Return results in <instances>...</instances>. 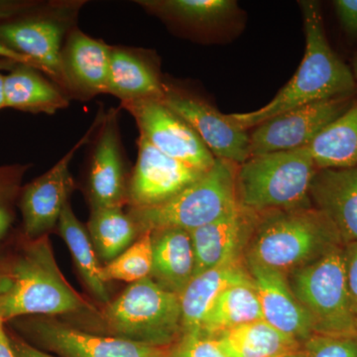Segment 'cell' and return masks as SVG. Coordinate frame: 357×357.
Segmentation results:
<instances>
[{"instance_id":"6da1fadb","label":"cell","mask_w":357,"mask_h":357,"mask_svg":"<svg viewBox=\"0 0 357 357\" xmlns=\"http://www.w3.org/2000/svg\"><path fill=\"white\" fill-rule=\"evenodd\" d=\"M300 6L306 34L304 58L271 102L255 112L229 114L245 130L301 105L357 93L351 68L338 58L326 39L319 2L306 0L300 1Z\"/></svg>"},{"instance_id":"7a4b0ae2","label":"cell","mask_w":357,"mask_h":357,"mask_svg":"<svg viewBox=\"0 0 357 357\" xmlns=\"http://www.w3.org/2000/svg\"><path fill=\"white\" fill-rule=\"evenodd\" d=\"M91 310L61 273L47 236L28 239L6 269H0V317H53Z\"/></svg>"},{"instance_id":"3957f363","label":"cell","mask_w":357,"mask_h":357,"mask_svg":"<svg viewBox=\"0 0 357 357\" xmlns=\"http://www.w3.org/2000/svg\"><path fill=\"white\" fill-rule=\"evenodd\" d=\"M333 223L314 206L258 215L244 262L289 274L344 245Z\"/></svg>"},{"instance_id":"277c9868","label":"cell","mask_w":357,"mask_h":357,"mask_svg":"<svg viewBox=\"0 0 357 357\" xmlns=\"http://www.w3.org/2000/svg\"><path fill=\"white\" fill-rule=\"evenodd\" d=\"M317 171L307 147L250 157L237 168V204L256 215L312 206L310 187Z\"/></svg>"},{"instance_id":"5b68a950","label":"cell","mask_w":357,"mask_h":357,"mask_svg":"<svg viewBox=\"0 0 357 357\" xmlns=\"http://www.w3.org/2000/svg\"><path fill=\"white\" fill-rule=\"evenodd\" d=\"M237 168L232 162L217 158L208 172L174 198L156 206L130 208L128 213L140 236L165 229L190 232L236 210Z\"/></svg>"},{"instance_id":"8992f818","label":"cell","mask_w":357,"mask_h":357,"mask_svg":"<svg viewBox=\"0 0 357 357\" xmlns=\"http://www.w3.org/2000/svg\"><path fill=\"white\" fill-rule=\"evenodd\" d=\"M107 335L169 349L183 337L180 297L150 277L131 283L105 305Z\"/></svg>"},{"instance_id":"52a82bcc","label":"cell","mask_w":357,"mask_h":357,"mask_svg":"<svg viewBox=\"0 0 357 357\" xmlns=\"http://www.w3.org/2000/svg\"><path fill=\"white\" fill-rule=\"evenodd\" d=\"M344 244L287 276L289 284L302 306L314 321L316 333H354L347 276Z\"/></svg>"},{"instance_id":"ba28073f","label":"cell","mask_w":357,"mask_h":357,"mask_svg":"<svg viewBox=\"0 0 357 357\" xmlns=\"http://www.w3.org/2000/svg\"><path fill=\"white\" fill-rule=\"evenodd\" d=\"M81 1H53L32 13L0 23V43L31 59L60 88V58L75 27Z\"/></svg>"},{"instance_id":"9c48e42d","label":"cell","mask_w":357,"mask_h":357,"mask_svg":"<svg viewBox=\"0 0 357 357\" xmlns=\"http://www.w3.org/2000/svg\"><path fill=\"white\" fill-rule=\"evenodd\" d=\"M11 321L30 344L60 357H168L169 349L84 332L53 317H22Z\"/></svg>"},{"instance_id":"30bf717a","label":"cell","mask_w":357,"mask_h":357,"mask_svg":"<svg viewBox=\"0 0 357 357\" xmlns=\"http://www.w3.org/2000/svg\"><path fill=\"white\" fill-rule=\"evenodd\" d=\"M356 98L357 93L307 103L262 122L250 132V157L307 147Z\"/></svg>"},{"instance_id":"8fae6325","label":"cell","mask_w":357,"mask_h":357,"mask_svg":"<svg viewBox=\"0 0 357 357\" xmlns=\"http://www.w3.org/2000/svg\"><path fill=\"white\" fill-rule=\"evenodd\" d=\"M121 107L128 110L135 119L140 137L162 153L204 172L210 170L215 164L217 158L198 134L161 100L124 102Z\"/></svg>"},{"instance_id":"7c38bea8","label":"cell","mask_w":357,"mask_h":357,"mask_svg":"<svg viewBox=\"0 0 357 357\" xmlns=\"http://www.w3.org/2000/svg\"><path fill=\"white\" fill-rule=\"evenodd\" d=\"M102 115L100 112L83 137L55 166L21 190L20 208L24 234L29 241L47 236L58 225L63 208L75 189L70 162L79 148L91 142Z\"/></svg>"},{"instance_id":"4fadbf2b","label":"cell","mask_w":357,"mask_h":357,"mask_svg":"<svg viewBox=\"0 0 357 357\" xmlns=\"http://www.w3.org/2000/svg\"><path fill=\"white\" fill-rule=\"evenodd\" d=\"M162 102L184 119L218 159L241 165L250 158V133L229 114H222L208 102L165 84Z\"/></svg>"},{"instance_id":"5bb4252c","label":"cell","mask_w":357,"mask_h":357,"mask_svg":"<svg viewBox=\"0 0 357 357\" xmlns=\"http://www.w3.org/2000/svg\"><path fill=\"white\" fill-rule=\"evenodd\" d=\"M119 109L103 112L89 154L88 196L91 208L122 206L128 202Z\"/></svg>"},{"instance_id":"9a60e30c","label":"cell","mask_w":357,"mask_h":357,"mask_svg":"<svg viewBox=\"0 0 357 357\" xmlns=\"http://www.w3.org/2000/svg\"><path fill=\"white\" fill-rule=\"evenodd\" d=\"M204 173L167 156L139 137L137 162L128 184V203L131 208L164 203L198 181Z\"/></svg>"},{"instance_id":"2e32d148","label":"cell","mask_w":357,"mask_h":357,"mask_svg":"<svg viewBox=\"0 0 357 357\" xmlns=\"http://www.w3.org/2000/svg\"><path fill=\"white\" fill-rule=\"evenodd\" d=\"M110 46L79 28L68 34L60 58V89L68 98L89 100L107 93Z\"/></svg>"},{"instance_id":"e0dca14e","label":"cell","mask_w":357,"mask_h":357,"mask_svg":"<svg viewBox=\"0 0 357 357\" xmlns=\"http://www.w3.org/2000/svg\"><path fill=\"white\" fill-rule=\"evenodd\" d=\"M244 264L257 293L263 321L302 344L316 333L312 317L296 297L287 276L253 263Z\"/></svg>"},{"instance_id":"ac0fdd59","label":"cell","mask_w":357,"mask_h":357,"mask_svg":"<svg viewBox=\"0 0 357 357\" xmlns=\"http://www.w3.org/2000/svg\"><path fill=\"white\" fill-rule=\"evenodd\" d=\"M257 217L238 206L215 222L190 231L196 260L195 275L222 265L244 261V252Z\"/></svg>"},{"instance_id":"d6986e66","label":"cell","mask_w":357,"mask_h":357,"mask_svg":"<svg viewBox=\"0 0 357 357\" xmlns=\"http://www.w3.org/2000/svg\"><path fill=\"white\" fill-rule=\"evenodd\" d=\"M310 199L337 227L344 243H357V166L317 171Z\"/></svg>"},{"instance_id":"ffe728a7","label":"cell","mask_w":357,"mask_h":357,"mask_svg":"<svg viewBox=\"0 0 357 357\" xmlns=\"http://www.w3.org/2000/svg\"><path fill=\"white\" fill-rule=\"evenodd\" d=\"M164 91L165 84L149 52L110 46L107 93L124 102L149 98L161 100Z\"/></svg>"},{"instance_id":"44dd1931","label":"cell","mask_w":357,"mask_h":357,"mask_svg":"<svg viewBox=\"0 0 357 357\" xmlns=\"http://www.w3.org/2000/svg\"><path fill=\"white\" fill-rule=\"evenodd\" d=\"M250 281L244 261L222 265L195 275L178 295L183 335L201 332L215 301L227 288Z\"/></svg>"},{"instance_id":"7402d4cb","label":"cell","mask_w":357,"mask_h":357,"mask_svg":"<svg viewBox=\"0 0 357 357\" xmlns=\"http://www.w3.org/2000/svg\"><path fill=\"white\" fill-rule=\"evenodd\" d=\"M153 265L150 278L160 287L180 295L195 275L194 246L189 231L165 229L150 232Z\"/></svg>"},{"instance_id":"603a6c76","label":"cell","mask_w":357,"mask_h":357,"mask_svg":"<svg viewBox=\"0 0 357 357\" xmlns=\"http://www.w3.org/2000/svg\"><path fill=\"white\" fill-rule=\"evenodd\" d=\"M6 107L32 112L55 114L69 105L70 98L57 84L31 66L16 64L4 75Z\"/></svg>"},{"instance_id":"cb8c5ba5","label":"cell","mask_w":357,"mask_h":357,"mask_svg":"<svg viewBox=\"0 0 357 357\" xmlns=\"http://www.w3.org/2000/svg\"><path fill=\"white\" fill-rule=\"evenodd\" d=\"M58 227L89 293L102 304H109L110 296L107 283L102 277V266L93 248L88 229L75 215L70 202L63 208Z\"/></svg>"},{"instance_id":"d4e9b609","label":"cell","mask_w":357,"mask_h":357,"mask_svg":"<svg viewBox=\"0 0 357 357\" xmlns=\"http://www.w3.org/2000/svg\"><path fill=\"white\" fill-rule=\"evenodd\" d=\"M307 149L318 170L357 166V98Z\"/></svg>"},{"instance_id":"484cf974","label":"cell","mask_w":357,"mask_h":357,"mask_svg":"<svg viewBox=\"0 0 357 357\" xmlns=\"http://www.w3.org/2000/svg\"><path fill=\"white\" fill-rule=\"evenodd\" d=\"M234 357H302L303 344L258 321L218 335Z\"/></svg>"},{"instance_id":"4316f807","label":"cell","mask_w":357,"mask_h":357,"mask_svg":"<svg viewBox=\"0 0 357 357\" xmlns=\"http://www.w3.org/2000/svg\"><path fill=\"white\" fill-rule=\"evenodd\" d=\"M263 321L261 307L252 280L227 288L215 301L199 333L218 337L255 321Z\"/></svg>"},{"instance_id":"83f0119b","label":"cell","mask_w":357,"mask_h":357,"mask_svg":"<svg viewBox=\"0 0 357 357\" xmlns=\"http://www.w3.org/2000/svg\"><path fill=\"white\" fill-rule=\"evenodd\" d=\"M88 232L98 260L112 261L137 241V225L122 206L91 208Z\"/></svg>"},{"instance_id":"f1b7e54d","label":"cell","mask_w":357,"mask_h":357,"mask_svg":"<svg viewBox=\"0 0 357 357\" xmlns=\"http://www.w3.org/2000/svg\"><path fill=\"white\" fill-rule=\"evenodd\" d=\"M136 3L148 13L190 28L217 25L236 10L231 0H143Z\"/></svg>"},{"instance_id":"f546056e","label":"cell","mask_w":357,"mask_h":357,"mask_svg":"<svg viewBox=\"0 0 357 357\" xmlns=\"http://www.w3.org/2000/svg\"><path fill=\"white\" fill-rule=\"evenodd\" d=\"M153 265V248L150 232L138 237L137 241L121 255L102 267V277L105 283L123 281L135 283L151 275Z\"/></svg>"},{"instance_id":"4dcf8cb0","label":"cell","mask_w":357,"mask_h":357,"mask_svg":"<svg viewBox=\"0 0 357 357\" xmlns=\"http://www.w3.org/2000/svg\"><path fill=\"white\" fill-rule=\"evenodd\" d=\"M30 165L0 166V239L6 236L15 218L14 206L20 197L21 182Z\"/></svg>"},{"instance_id":"1f68e13d","label":"cell","mask_w":357,"mask_h":357,"mask_svg":"<svg viewBox=\"0 0 357 357\" xmlns=\"http://www.w3.org/2000/svg\"><path fill=\"white\" fill-rule=\"evenodd\" d=\"M302 357H357V333H314L303 342Z\"/></svg>"},{"instance_id":"d6a6232c","label":"cell","mask_w":357,"mask_h":357,"mask_svg":"<svg viewBox=\"0 0 357 357\" xmlns=\"http://www.w3.org/2000/svg\"><path fill=\"white\" fill-rule=\"evenodd\" d=\"M168 357H234L222 338L184 335L168 351Z\"/></svg>"},{"instance_id":"836d02e7","label":"cell","mask_w":357,"mask_h":357,"mask_svg":"<svg viewBox=\"0 0 357 357\" xmlns=\"http://www.w3.org/2000/svg\"><path fill=\"white\" fill-rule=\"evenodd\" d=\"M345 276L354 316L357 318V243L344 244Z\"/></svg>"},{"instance_id":"e575fe53","label":"cell","mask_w":357,"mask_h":357,"mask_svg":"<svg viewBox=\"0 0 357 357\" xmlns=\"http://www.w3.org/2000/svg\"><path fill=\"white\" fill-rule=\"evenodd\" d=\"M335 13L344 31L351 36H357V0H335Z\"/></svg>"},{"instance_id":"d590c367","label":"cell","mask_w":357,"mask_h":357,"mask_svg":"<svg viewBox=\"0 0 357 357\" xmlns=\"http://www.w3.org/2000/svg\"><path fill=\"white\" fill-rule=\"evenodd\" d=\"M41 6L42 2L0 0V23L32 13Z\"/></svg>"},{"instance_id":"8d00e7d4","label":"cell","mask_w":357,"mask_h":357,"mask_svg":"<svg viewBox=\"0 0 357 357\" xmlns=\"http://www.w3.org/2000/svg\"><path fill=\"white\" fill-rule=\"evenodd\" d=\"M11 344H13L14 351L17 357H56L47 354L38 347L30 344L18 337H10Z\"/></svg>"},{"instance_id":"74e56055","label":"cell","mask_w":357,"mask_h":357,"mask_svg":"<svg viewBox=\"0 0 357 357\" xmlns=\"http://www.w3.org/2000/svg\"><path fill=\"white\" fill-rule=\"evenodd\" d=\"M0 60L10 61V62L17 63V64L31 66L35 69L41 70L39 69L38 66L33 62L31 59L25 57V56L17 53V52L11 50L10 48H8V47L2 43H0Z\"/></svg>"},{"instance_id":"f35d334b","label":"cell","mask_w":357,"mask_h":357,"mask_svg":"<svg viewBox=\"0 0 357 357\" xmlns=\"http://www.w3.org/2000/svg\"><path fill=\"white\" fill-rule=\"evenodd\" d=\"M6 323L0 317V357H17L14 351L10 337L7 335Z\"/></svg>"},{"instance_id":"ab89813d","label":"cell","mask_w":357,"mask_h":357,"mask_svg":"<svg viewBox=\"0 0 357 357\" xmlns=\"http://www.w3.org/2000/svg\"><path fill=\"white\" fill-rule=\"evenodd\" d=\"M6 109V96H4V75L0 73V109Z\"/></svg>"},{"instance_id":"60d3db41","label":"cell","mask_w":357,"mask_h":357,"mask_svg":"<svg viewBox=\"0 0 357 357\" xmlns=\"http://www.w3.org/2000/svg\"><path fill=\"white\" fill-rule=\"evenodd\" d=\"M17 63L10 62V61L0 60V68L3 67H14Z\"/></svg>"},{"instance_id":"b9f144b4","label":"cell","mask_w":357,"mask_h":357,"mask_svg":"<svg viewBox=\"0 0 357 357\" xmlns=\"http://www.w3.org/2000/svg\"><path fill=\"white\" fill-rule=\"evenodd\" d=\"M352 74H354V79H356V82L357 84V54L356 58L354 60V64H352Z\"/></svg>"},{"instance_id":"7bdbcfd3","label":"cell","mask_w":357,"mask_h":357,"mask_svg":"<svg viewBox=\"0 0 357 357\" xmlns=\"http://www.w3.org/2000/svg\"><path fill=\"white\" fill-rule=\"evenodd\" d=\"M356 332H357V318L356 319Z\"/></svg>"}]
</instances>
